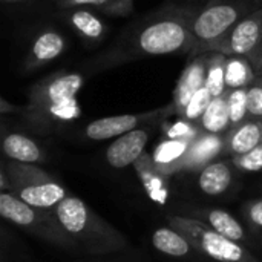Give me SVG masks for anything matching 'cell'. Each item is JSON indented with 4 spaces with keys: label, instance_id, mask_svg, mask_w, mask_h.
I'll list each match as a JSON object with an SVG mask.
<instances>
[{
    "label": "cell",
    "instance_id": "obj_1",
    "mask_svg": "<svg viewBox=\"0 0 262 262\" xmlns=\"http://www.w3.org/2000/svg\"><path fill=\"white\" fill-rule=\"evenodd\" d=\"M196 11L172 6L130 28L106 57V64L124 63L137 57L167 55L193 51V18Z\"/></svg>",
    "mask_w": 262,
    "mask_h": 262
},
{
    "label": "cell",
    "instance_id": "obj_2",
    "mask_svg": "<svg viewBox=\"0 0 262 262\" xmlns=\"http://www.w3.org/2000/svg\"><path fill=\"white\" fill-rule=\"evenodd\" d=\"M262 0H209L193 18L195 54L210 52L241 18L261 8Z\"/></svg>",
    "mask_w": 262,
    "mask_h": 262
},
{
    "label": "cell",
    "instance_id": "obj_3",
    "mask_svg": "<svg viewBox=\"0 0 262 262\" xmlns=\"http://www.w3.org/2000/svg\"><path fill=\"white\" fill-rule=\"evenodd\" d=\"M262 41V6L241 18L220 41L210 49L226 55H241L252 58Z\"/></svg>",
    "mask_w": 262,
    "mask_h": 262
},
{
    "label": "cell",
    "instance_id": "obj_4",
    "mask_svg": "<svg viewBox=\"0 0 262 262\" xmlns=\"http://www.w3.org/2000/svg\"><path fill=\"white\" fill-rule=\"evenodd\" d=\"M84 78L78 72H55L38 83H35L29 91L28 111H35L43 106L75 98L80 92Z\"/></svg>",
    "mask_w": 262,
    "mask_h": 262
},
{
    "label": "cell",
    "instance_id": "obj_5",
    "mask_svg": "<svg viewBox=\"0 0 262 262\" xmlns=\"http://www.w3.org/2000/svg\"><path fill=\"white\" fill-rule=\"evenodd\" d=\"M207 63H209V52L195 54L187 66L183 69L181 77L177 83L173 91V109L183 115L187 103L190 98L206 86V75H207Z\"/></svg>",
    "mask_w": 262,
    "mask_h": 262
},
{
    "label": "cell",
    "instance_id": "obj_6",
    "mask_svg": "<svg viewBox=\"0 0 262 262\" xmlns=\"http://www.w3.org/2000/svg\"><path fill=\"white\" fill-rule=\"evenodd\" d=\"M64 49H66V40L58 31L43 29L32 40L23 63V69L26 72L38 69L58 58L64 52Z\"/></svg>",
    "mask_w": 262,
    "mask_h": 262
},
{
    "label": "cell",
    "instance_id": "obj_7",
    "mask_svg": "<svg viewBox=\"0 0 262 262\" xmlns=\"http://www.w3.org/2000/svg\"><path fill=\"white\" fill-rule=\"evenodd\" d=\"M157 114H158V111L150 112V114H135V115L126 114V115H114V117L98 118L86 126L84 134L88 138L97 140V141L109 140L114 137H121L134 129H137L138 124L152 118Z\"/></svg>",
    "mask_w": 262,
    "mask_h": 262
},
{
    "label": "cell",
    "instance_id": "obj_8",
    "mask_svg": "<svg viewBox=\"0 0 262 262\" xmlns=\"http://www.w3.org/2000/svg\"><path fill=\"white\" fill-rule=\"evenodd\" d=\"M147 132L144 129H134L121 137H118L106 150L107 163L117 169L126 167L135 163L147 143Z\"/></svg>",
    "mask_w": 262,
    "mask_h": 262
},
{
    "label": "cell",
    "instance_id": "obj_9",
    "mask_svg": "<svg viewBox=\"0 0 262 262\" xmlns=\"http://www.w3.org/2000/svg\"><path fill=\"white\" fill-rule=\"evenodd\" d=\"M71 26L88 41H100L106 34L104 21L91 9L84 6L69 8L66 12Z\"/></svg>",
    "mask_w": 262,
    "mask_h": 262
},
{
    "label": "cell",
    "instance_id": "obj_10",
    "mask_svg": "<svg viewBox=\"0 0 262 262\" xmlns=\"http://www.w3.org/2000/svg\"><path fill=\"white\" fill-rule=\"evenodd\" d=\"M258 71L247 57L227 55L226 60V86L227 89L249 88L256 81Z\"/></svg>",
    "mask_w": 262,
    "mask_h": 262
},
{
    "label": "cell",
    "instance_id": "obj_11",
    "mask_svg": "<svg viewBox=\"0 0 262 262\" xmlns=\"http://www.w3.org/2000/svg\"><path fill=\"white\" fill-rule=\"evenodd\" d=\"M203 249L218 261L238 262L243 259V250L232 239L218 232H207L203 236Z\"/></svg>",
    "mask_w": 262,
    "mask_h": 262
},
{
    "label": "cell",
    "instance_id": "obj_12",
    "mask_svg": "<svg viewBox=\"0 0 262 262\" xmlns=\"http://www.w3.org/2000/svg\"><path fill=\"white\" fill-rule=\"evenodd\" d=\"M261 143L262 123L255 120H247L236 126L230 137V149L238 155H244L253 150Z\"/></svg>",
    "mask_w": 262,
    "mask_h": 262
},
{
    "label": "cell",
    "instance_id": "obj_13",
    "mask_svg": "<svg viewBox=\"0 0 262 262\" xmlns=\"http://www.w3.org/2000/svg\"><path fill=\"white\" fill-rule=\"evenodd\" d=\"M203 129L209 134H220L230 124V112L227 103V92L212 98L209 107L200 120Z\"/></svg>",
    "mask_w": 262,
    "mask_h": 262
},
{
    "label": "cell",
    "instance_id": "obj_14",
    "mask_svg": "<svg viewBox=\"0 0 262 262\" xmlns=\"http://www.w3.org/2000/svg\"><path fill=\"white\" fill-rule=\"evenodd\" d=\"M55 3L63 9L84 6L114 17H124L134 11V0H55Z\"/></svg>",
    "mask_w": 262,
    "mask_h": 262
},
{
    "label": "cell",
    "instance_id": "obj_15",
    "mask_svg": "<svg viewBox=\"0 0 262 262\" xmlns=\"http://www.w3.org/2000/svg\"><path fill=\"white\" fill-rule=\"evenodd\" d=\"M3 150L11 160L20 163H35L41 157L38 146L21 134H9L3 140Z\"/></svg>",
    "mask_w": 262,
    "mask_h": 262
},
{
    "label": "cell",
    "instance_id": "obj_16",
    "mask_svg": "<svg viewBox=\"0 0 262 262\" xmlns=\"http://www.w3.org/2000/svg\"><path fill=\"white\" fill-rule=\"evenodd\" d=\"M57 216H58V221L61 223V226L72 233L81 232L84 229L86 220H88L86 207L78 198H63L58 203Z\"/></svg>",
    "mask_w": 262,
    "mask_h": 262
},
{
    "label": "cell",
    "instance_id": "obj_17",
    "mask_svg": "<svg viewBox=\"0 0 262 262\" xmlns=\"http://www.w3.org/2000/svg\"><path fill=\"white\" fill-rule=\"evenodd\" d=\"M20 196L25 203H28L31 206L51 207L64 198V190L54 183H45V184H35V186L25 187L20 192Z\"/></svg>",
    "mask_w": 262,
    "mask_h": 262
},
{
    "label": "cell",
    "instance_id": "obj_18",
    "mask_svg": "<svg viewBox=\"0 0 262 262\" xmlns=\"http://www.w3.org/2000/svg\"><path fill=\"white\" fill-rule=\"evenodd\" d=\"M230 181L232 175L229 167L224 163H213L203 170L200 177V187L209 195H220L229 187Z\"/></svg>",
    "mask_w": 262,
    "mask_h": 262
},
{
    "label": "cell",
    "instance_id": "obj_19",
    "mask_svg": "<svg viewBox=\"0 0 262 262\" xmlns=\"http://www.w3.org/2000/svg\"><path fill=\"white\" fill-rule=\"evenodd\" d=\"M226 60L227 55L221 52H209L207 63V75H206V88L210 91L212 97H220L227 92L226 86Z\"/></svg>",
    "mask_w": 262,
    "mask_h": 262
},
{
    "label": "cell",
    "instance_id": "obj_20",
    "mask_svg": "<svg viewBox=\"0 0 262 262\" xmlns=\"http://www.w3.org/2000/svg\"><path fill=\"white\" fill-rule=\"evenodd\" d=\"M223 147V141L216 134L203 135L200 138H195L186 154V158L190 164H203L212 160L218 155V152Z\"/></svg>",
    "mask_w": 262,
    "mask_h": 262
},
{
    "label": "cell",
    "instance_id": "obj_21",
    "mask_svg": "<svg viewBox=\"0 0 262 262\" xmlns=\"http://www.w3.org/2000/svg\"><path fill=\"white\" fill-rule=\"evenodd\" d=\"M29 114L34 117H41L45 120H51V121H71V120H75L80 117L81 107H80L77 98H69L64 101L52 103V104L43 106L40 109L31 111Z\"/></svg>",
    "mask_w": 262,
    "mask_h": 262
},
{
    "label": "cell",
    "instance_id": "obj_22",
    "mask_svg": "<svg viewBox=\"0 0 262 262\" xmlns=\"http://www.w3.org/2000/svg\"><path fill=\"white\" fill-rule=\"evenodd\" d=\"M0 215L15 224L28 226L34 221V212L25 201H18L11 195H0Z\"/></svg>",
    "mask_w": 262,
    "mask_h": 262
},
{
    "label": "cell",
    "instance_id": "obj_23",
    "mask_svg": "<svg viewBox=\"0 0 262 262\" xmlns=\"http://www.w3.org/2000/svg\"><path fill=\"white\" fill-rule=\"evenodd\" d=\"M152 241L157 250L170 256H184L189 252V244L186 243V239L169 229L157 230Z\"/></svg>",
    "mask_w": 262,
    "mask_h": 262
},
{
    "label": "cell",
    "instance_id": "obj_24",
    "mask_svg": "<svg viewBox=\"0 0 262 262\" xmlns=\"http://www.w3.org/2000/svg\"><path fill=\"white\" fill-rule=\"evenodd\" d=\"M209 220H210L212 227H213L218 233H221L223 236H226V238H229V239H233V241L243 239V236H244L243 227H241L239 223H238L233 216H230L227 212L213 210V212L210 213Z\"/></svg>",
    "mask_w": 262,
    "mask_h": 262
},
{
    "label": "cell",
    "instance_id": "obj_25",
    "mask_svg": "<svg viewBox=\"0 0 262 262\" xmlns=\"http://www.w3.org/2000/svg\"><path fill=\"white\" fill-rule=\"evenodd\" d=\"M227 103H229V112H230V124L236 127L241 123H244L246 117L249 115L247 88L227 89Z\"/></svg>",
    "mask_w": 262,
    "mask_h": 262
},
{
    "label": "cell",
    "instance_id": "obj_26",
    "mask_svg": "<svg viewBox=\"0 0 262 262\" xmlns=\"http://www.w3.org/2000/svg\"><path fill=\"white\" fill-rule=\"evenodd\" d=\"M190 141L186 140H172L169 138L167 141L161 143L157 150H155V163L158 164H170L181 157H184L190 147Z\"/></svg>",
    "mask_w": 262,
    "mask_h": 262
},
{
    "label": "cell",
    "instance_id": "obj_27",
    "mask_svg": "<svg viewBox=\"0 0 262 262\" xmlns=\"http://www.w3.org/2000/svg\"><path fill=\"white\" fill-rule=\"evenodd\" d=\"M212 98H213V97H212L210 91H209L206 86H203V88L190 98V101L187 103V106H186V109H184V112H183L184 118L189 120V121H200L201 117L204 115L206 109L209 107Z\"/></svg>",
    "mask_w": 262,
    "mask_h": 262
},
{
    "label": "cell",
    "instance_id": "obj_28",
    "mask_svg": "<svg viewBox=\"0 0 262 262\" xmlns=\"http://www.w3.org/2000/svg\"><path fill=\"white\" fill-rule=\"evenodd\" d=\"M169 138L172 140H186V141H193L196 138V129L190 124L189 120H180L175 124H172L167 130Z\"/></svg>",
    "mask_w": 262,
    "mask_h": 262
},
{
    "label": "cell",
    "instance_id": "obj_29",
    "mask_svg": "<svg viewBox=\"0 0 262 262\" xmlns=\"http://www.w3.org/2000/svg\"><path fill=\"white\" fill-rule=\"evenodd\" d=\"M247 109L250 117H262V86L258 81L247 88Z\"/></svg>",
    "mask_w": 262,
    "mask_h": 262
},
{
    "label": "cell",
    "instance_id": "obj_30",
    "mask_svg": "<svg viewBox=\"0 0 262 262\" xmlns=\"http://www.w3.org/2000/svg\"><path fill=\"white\" fill-rule=\"evenodd\" d=\"M238 164L239 167L246 169V170H250V172H256V170H261L262 169V143L259 146H256L253 150L244 154V155H239L238 158Z\"/></svg>",
    "mask_w": 262,
    "mask_h": 262
},
{
    "label": "cell",
    "instance_id": "obj_31",
    "mask_svg": "<svg viewBox=\"0 0 262 262\" xmlns=\"http://www.w3.org/2000/svg\"><path fill=\"white\" fill-rule=\"evenodd\" d=\"M250 61H252V64L255 66V69L256 71H261L262 69V41L261 45H259V48L256 49V52L252 55V58H249Z\"/></svg>",
    "mask_w": 262,
    "mask_h": 262
},
{
    "label": "cell",
    "instance_id": "obj_32",
    "mask_svg": "<svg viewBox=\"0 0 262 262\" xmlns=\"http://www.w3.org/2000/svg\"><path fill=\"white\" fill-rule=\"evenodd\" d=\"M252 220L256 223V224H259V226H262V201H259V203H256L253 207H252Z\"/></svg>",
    "mask_w": 262,
    "mask_h": 262
},
{
    "label": "cell",
    "instance_id": "obj_33",
    "mask_svg": "<svg viewBox=\"0 0 262 262\" xmlns=\"http://www.w3.org/2000/svg\"><path fill=\"white\" fill-rule=\"evenodd\" d=\"M256 81H258V83H259V84L262 86V69L259 71V74L256 75Z\"/></svg>",
    "mask_w": 262,
    "mask_h": 262
},
{
    "label": "cell",
    "instance_id": "obj_34",
    "mask_svg": "<svg viewBox=\"0 0 262 262\" xmlns=\"http://www.w3.org/2000/svg\"><path fill=\"white\" fill-rule=\"evenodd\" d=\"M6 2H18V0H6Z\"/></svg>",
    "mask_w": 262,
    "mask_h": 262
}]
</instances>
